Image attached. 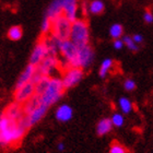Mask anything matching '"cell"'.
I'll list each match as a JSON object with an SVG mask.
<instances>
[{
  "label": "cell",
  "instance_id": "obj_1",
  "mask_svg": "<svg viewBox=\"0 0 153 153\" xmlns=\"http://www.w3.org/2000/svg\"><path fill=\"white\" fill-rule=\"evenodd\" d=\"M30 128L25 115L16 121L2 114L0 116V148H10L18 144Z\"/></svg>",
  "mask_w": 153,
  "mask_h": 153
},
{
  "label": "cell",
  "instance_id": "obj_2",
  "mask_svg": "<svg viewBox=\"0 0 153 153\" xmlns=\"http://www.w3.org/2000/svg\"><path fill=\"white\" fill-rule=\"evenodd\" d=\"M65 85L62 83V80L57 76H51L49 82H48L46 89L44 90V92L39 95L41 99V103L47 105L48 107H51L53 104L57 103L60 97L64 94L65 91Z\"/></svg>",
  "mask_w": 153,
  "mask_h": 153
},
{
  "label": "cell",
  "instance_id": "obj_3",
  "mask_svg": "<svg viewBox=\"0 0 153 153\" xmlns=\"http://www.w3.org/2000/svg\"><path fill=\"white\" fill-rule=\"evenodd\" d=\"M70 39L74 42L76 46H84L90 42V31L89 25L85 20L78 19L72 22L70 33Z\"/></svg>",
  "mask_w": 153,
  "mask_h": 153
},
{
  "label": "cell",
  "instance_id": "obj_4",
  "mask_svg": "<svg viewBox=\"0 0 153 153\" xmlns=\"http://www.w3.org/2000/svg\"><path fill=\"white\" fill-rule=\"evenodd\" d=\"M78 51H79V46H76L70 38L61 41L60 47H59V54L61 55L67 68L76 67Z\"/></svg>",
  "mask_w": 153,
  "mask_h": 153
},
{
  "label": "cell",
  "instance_id": "obj_5",
  "mask_svg": "<svg viewBox=\"0 0 153 153\" xmlns=\"http://www.w3.org/2000/svg\"><path fill=\"white\" fill-rule=\"evenodd\" d=\"M71 26H72V22L68 19L67 16L61 14L60 16L53 20L51 34H53V35L61 39V41L69 39L71 33Z\"/></svg>",
  "mask_w": 153,
  "mask_h": 153
},
{
  "label": "cell",
  "instance_id": "obj_6",
  "mask_svg": "<svg viewBox=\"0 0 153 153\" xmlns=\"http://www.w3.org/2000/svg\"><path fill=\"white\" fill-rule=\"evenodd\" d=\"M83 76H84V72H83L82 68H67L66 71L64 72L62 78H61L62 83L65 85V89H70V88H74V85H76L82 80Z\"/></svg>",
  "mask_w": 153,
  "mask_h": 153
},
{
  "label": "cell",
  "instance_id": "obj_7",
  "mask_svg": "<svg viewBox=\"0 0 153 153\" xmlns=\"http://www.w3.org/2000/svg\"><path fill=\"white\" fill-rule=\"evenodd\" d=\"M48 56V48L47 45L45 43L44 38H42L41 41H38L36 45L33 48L32 53L30 55V64L37 67L42 61Z\"/></svg>",
  "mask_w": 153,
  "mask_h": 153
},
{
  "label": "cell",
  "instance_id": "obj_8",
  "mask_svg": "<svg viewBox=\"0 0 153 153\" xmlns=\"http://www.w3.org/2000/svg\"><path fill=\"white\" fill-rule=\"evenodd\" d=\"M94 59V51L89 44L79 47L78 58H76V67L86 69L91 66Z\"/></svg>",
  "mask_w": 153,
  "mask_h": 153
},
{
  "label": "cell",
  "instance_id": "obj_9",
  "mask_svg": "<svg viewBox=\"0 0 153 153\" xmlns=\"http://www.w3.org/2000/svg\"><path fill=\"white\" fill-rule=\"evenodd\" d=\"M35 94V84L33 82H29L20 88H16V92H14V100H16V102L20 103V104H24L30 99H32Z\"/></svg>",
  "mask_w": 153,
  "mask_h": 153
},
{
  "label": "cell",
  "instance_id": "obj_10",
  "mask_svg": "<svg viewBox=\"0 0 153 153\" xmlns=\"http://www.w3.org/2000/svg\"><path fill=\"white\" fill-rule=\"evenodd\" d=\"M59 65H60V61L57 58V56L48 55L47 57L37 66V71L43 76H51V74L55 71V69H57Z\"/></svg>",
  "mask_w": 153,
  "mask_h": 153
},
{
  "label": "cell",
  "instance_id": "obj_11",
  "mask_svg": "<svg viewBox=\"0 0 153 153\" xmlns=\"http://www.w3.org/2000/svg\"><path fill=\"white\" fill-rule=\"evenodd\" d=\"M36 70H37V67H35V66H33V65H31V64L27 65L25 67V69L22 71V74L19 76L18 80H16V89L24 85L26 83L32 82L33 78H34V76H35V74H36Z\"/></svg>",
  "mask_w": 153,
  "mask_h": 153
},
{
  "label": "cell",
  "instance_id": "obj_12",
  "mask_svg": "<svg viewBox=\"0 0 153 153\" xmlns=\"http://www.w3.org/2000/svg\"><path fill=\"white\" fill-rule=\"evenodd\" d=\"M48 108H49V107H48L47 105H45V104L41 103L37 108L34 109L31 114L25 115L26 120H27V123H29L30 126L32 127V126H34L35 124H37L38 121H41L42 119H43V117L46 115Z\"/></svg>",
  "mask_w": 153,
  "mask_h": 153
},
{
  "label": "cell",
  "instance_id": "obj_13",
  "mask_svg": "<svg viewBox=\"0 0 153 153\" xmlns=\"http://www.w3.org/2000/svg\"><path fill=\"white\" fill-rule=\"evenodd\" d=\"M64 2V16L71 22L78 20V0H62Z\"/></svg>",
  "mask_w": 153,
  "mask_h": 153
},
{
  "label": "cell",
  "instance_id": "obj_14",
  "mask_svg": "<svg viewBox=\"0 0 153 153\" xmlns=\"http://www.w3.org/2000/svg\"><path fill=\"white\" fill-rule=\"evenodd\" d=\"M3 114L6 115L7 117H9L12 120L19 121L20 119H22V117L24 116V112H23V106L22 104H20L18 102H14L12 104H10L8 107L6 108Z\"/></svg>",
  "mask_w": 153,
  "mask_h": 153
},
{
  "label": "cell",
  "instance_id": "obj_15",
  "mask_svg": "<svg viewBox=\"0 0 153 153\" xmlns=\"http://www.w3.org/2000/svg\"><path fill=\"white\" fill-rule=\"evenodd\" d=\"M61 14H64V2H62V0H53L49 7L47 8V10H46L45 16L53 21L54 19L60 16Z\"/></svg>",
  "mask_w": 153,
  "mask_h": 153
},
{
  "label": "cell",
  "instance_id": "obj_16",
  "mask_svg": "<svg viewBox=\"0 0 153 153\" xmlns=\"http://www.w3.org/2000/svg\"><path fill=\"white\" fill-rule=\"evenodd\" d=\"M56 119L60 123H67V121L71 120V118L74 116V109L71 108V106L67 105V104H62L56 109L55 113Z\"/></svg>",
  "mask_w": 153,
  "mask_h": 153
},
{
  "label": "cell",
  "instance_id": "obj_17",
  "mask_svg": "<svg viewBox=\"0 0 153 153\" xmlns=\"http://www.w3.org/2000/svg\"><path fill=\"white\" fill-rule=\"evenodd\" d=\"M114 125L111 118H103L96 125V134L99 136H105L112 131Z\"/></svg>",
  "mask_w": 153,
  "mask_h": 153
},
{
  "label": "cell",
  "instance_id": "obj_18",
  "mask_svg": "<svg viewBox=\"0 0 153 153\" xmlns=\"http://www.w3.org/2000/svg\"><path fill=\"white\" fill-rule=\"evenodd\" d=\"M105 10V3L103 0H91L88 4V12L94 16H99L104 12Z\"/></svg>",
  "mask_w": 153,
  "mask_h": 153
},
{
  "label": "cell",
  "instance_id": "obj_19",
  "mask_svg": "<svg viewBox=\"0 0 153 153\" xmlns=\"http://www.w3.org/2000/svg\"><path fill=\"white\" fill-rule=\"evenodd\" d=\"M41 104V99H39V95L35 94L33 96L32 99H30L26 103L23 104V112H24V115H29L36 109Z\"/></svg>",
  "mask_w": 153,
  "mask_h": 153
},
{
  "label": "cell",
  "instance_id": "obj_20",
  "mask_svg": "<svg viewBox=\"0 0 153 153\" xmlns=\"http://www.w3.org/2000/svg\"><path fill=\"white\" fill-rule=\"evenodd\" d=\"M113 65H114V61H113V59H111V58H105V59L102 61L101 67H100V70H99V76H101L102 79H104V78L107 76L108 72L113 68Z\"/></svg>",
  "mask_w": 153,
  "mask_h": 153
},
{
  "label": "cell",
  "instance_id": "obj_21",
  "mask_svg": "<svg viewBox=\"0 0 153 153\" xmlns=\"http://www.w3.org/2000/svg\"><path fill=\"white\" fill-rule=\"evenodd\" d=\"M8 38L11 39V41H19L21 39L23 35V30L21 26L19 25H14V26H11L8 31Z\"/></svg>",
  "mask_w": 153,
  "mask_h": 153
},
{
  "label": "cell",
  "instance_id": "obj_22",
  "mask_svg": "<svg viewBox=\"0 0 153 153\" xmlns=\"http://www.w3.org/2000/svg\"><path fill=\"white\" fill-rule=\"evenodd\" d=\"M109 35L113 39H117L120 38L121 36L124 35V27L119 23H115L109 27Z\"/></svg>",
  "mask_w": 153,
  "mask_h": 153
},
{
  "label": "cell",
  "instance_id": "obj_23",
  "mask_svg": "<svg viewBox=\"0 0 153 153\" xmlns=\"http://www.w3.org/2000/svg\"><path fill=\"white\" fill-rule=\"evenodd\" d=\"M118 106L123 114H129L132 111V103L127 97H120L118 101Z\"/></svg>",
  "mask_w": 153,
  "mask_h": 153
},
{
  "label": "cell",
  "instance_id": "obj_24",
  "mask_svg": "<svg viewBox=\"0 0 153 153\" xmlns=\"http://www.w3.org/2000/svg\"><path fill=\"white\" fill-rule=\"evenodd\" d=\"M51 24H53V21H51L49 18H47V16H45L44 20H43V22H42V25H41V32L44 36L49 35L51 33Z\"/></svg>",
  "mask_w": 153,
  "mask_h": 153
},
{
  "label": "cell",
  "instance_id": "obj_25",
  "mask_svg": "<svg viewBox=\"0 0 153 153\" xmlns=\"http://www.w3.org/2000/svg\"><path fill=\"white\" fill-rule=\"evenodd\" d=\"M123 41H124L125 45H126V47H127L129 51H137L138 49H139V47H138V44L134 41L132 36H129V35L124 36V37H123Z\"/></svg>",
  "mask_w": 153,
  "mask_h": 153
},
{
  "label": "cell",
  "instance_id": "obj_26",
  "mask_svg": "<svg viewBox=\"0 0 153 153\" xmlns=\"http://www.w3.org/2000/svg\"><path fill=\"white\" fill-rule=\"evenodd\" d=\"M111 119H112V123H113V125H114V127L119 128L125 124V118H124V116H123V114H120V113H115V114H113Z\"/></svg>",
  "mask_w": 153,
  "mask_h": 153
},
{
  "label": "cell",
  "instance_id": "obj_27",
  "mask_svg": "<svg viewBox=\"0 0 153 153\" xmlns=\"http://www.w3.org/2000/svg\"><path fill=\"white\" fill-rule=\"evenodd\" d=\"M109 153H127V150L119 142H113L109 147Z\"/></svg>",
  "mask_w": 153,
  "mask_h": 153
},
{
  "label": "cell",
  "instance_id": "obj_28",
  "mask_svg": "<svg viewBox=\"0 0 153 153\" xmlns=\"http://www.w3.org/2000/svg\"><path fill=\"white\" fill-rule=\"evenodd\" d=\"M136 82H134L132 79H127L125 80L124 82V89L126 90V91H129V92H131V91H134V89H136Z\"/></svg>",
  "mask_w": 153,
  "mask_h": 153
},
{
  "label": "cell",
  "instance_id": "obj_29",
  "mask_svg": "<svg viewBox=\"0 0 153 153\" xmlns=\"http://www.w3.org/2000/svg\"><path fill=\"white\" fill-rule=\"evenodd\" d=\"M113 46H114L115 49L120 51L121 48L125 46V43H124V41H123L121 38H117V39H114V42H113Z\"/></svg>",
  "mask_w": 153,
  "mask_h": 153
},
{
  "label": "cell",
  "instance_id": "obj_30",
  "mask_svg": "<svg viewBox=\"0 0 153 153\" xmlns=\"http://www.w3.org/2000/svg\"><path fill=\"white\" fill-rule=\"evenodd\" d=\"M143 20L146 23H152L153 22V13L151 11H146L143 14Z\"/></svg>",
  "mask_w": 153,
  "mask_h": 153
},
{
  "label": "cell",
  "instance_id": "obj_31",
  "mask_svg": "<svg viewBox=\"0 0 153 153\" xmlns=\"http://www.w3.org/2000/svg\"><path fill=\"white\" fill-rule=\"evenodd\" d=\"M132 38H134V41L136 42L138 45L141 44V43L143 42V36L140 35V34H134V35H132Z\"/></svg>",
  "mask_w": 153,
  "mask_h": 153
},
{
  "label": "cell",
  "instance_id": "obj_32",
  "mask_svg": "<svg viewBox=\"0 0 153 153\" xmlns=\"http://www.w3.org/2000/svg\"><path fill=\"white\" fill-rule=\"evenodd\" d=\"M57 148H58V150L60 151V152H62V151L65 150V143H64V142H59V143H58V146H57Z\"/></svg>",
  "mask_w": 153,
  "mask_h": 153
}]
</instances>
